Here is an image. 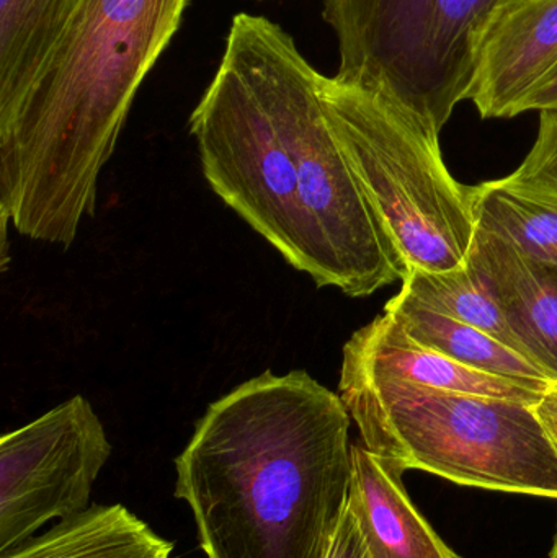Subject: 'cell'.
<instances>
[{"mask_svg":"<svg viewBox=\"0 0 557 558\" xmlns=\"http://www.w3.org/2000/svg\"><path fill=\"white\" fill-rule=\"evenodd\" d=\"M320 77L278 23L239 13L190 133L213 192L290 267L366 298L409 265L330 128Z\"/></svg>","mask_w":557,"mask_h":558,"instance_id":"1","label":"cell"},{"mask_svg":"<svg viewBox=\"0 0 557 558\" xmlns=\"http://www.w3.org/2000/svg\"><path fill=\"white\" fill-rule=\"evenodd\" d=\"M350 420L306 371H265L213 402L173 492L206 558H326L349 504Z\"/></svg>","mask_w":557,"mask_h":558,"instance_id":"2","label":"cell"},{"mask_svg":"<svg viewBox=\"0 0 557 558\" xmlns=\"http://www.w3.org/2000/svg\"><path fill=\"white\" fill-rule=\"evenodd\" d=\"M189 0H84L41 71L0 121V215L32 241L71 247L97 208L137 90Z\"/></svg>","mask_w":557,"mask_h":558,"instance_id":"3","label":"cell"},{"mask_svg":"<svg viewBox=\"0 0 557 558\" xmlns=\"http://www.w3.org/2000/svg\"><path fill=\"white\" fill-rule=\"evenodd\" d=\"M362 445L404 474L557 500V452L533 405L340 371Z\"/></svg>","mask_w":557,"mask_h":558,"instance_id":"4","label":"cell"},{"mask_svg":"<svg viewBox=\"0 0 557 558\" xmlns=\"http://www.w3.org/2000/svg\"><path fill=\"white\" fill-rule=\"evenodd\" d=\"M520 0H324L339 43L334 77L370 92L421 128L434 146L468 100L481 45Z\"/></svg>","mask_w":557,"mask_h":558,"instance_id":"5","label":"cell"},{"mask_svg":"<svg viewBox=\"0 0 557 558\" xmlns=\"http://www.w3.org/2000/svg\"><path fill=\"white\" fill-rule=\"evenodd\" d=\"M320 95L350 167L409 270L464 267L476 221L468 186L448 172L440 147L370 92L323 75Z\"/></svg>","mask_w":557,"mask_h":558,"instance_id":"6","label":"cell"},{"mask_svg":"<svg viewBox=\"0 0 557 558\" xmlns=\"http://www.w3.org/2000/svg\"><path fill=\"white\" fill-rule=\"evenodd\" d=\"M110 456L107 429L82 396L5 433L0 439V554L46 523L88 510Z\"/></svg>","mask_w":557,"mask_h":558,"instance_id":"7","label":"cell"},{"mask_svg":"<svg viewBox=\"0 0 557 558\" xmlns=\"http://www.w3.org/2000/svg\"><path fill=\"white\" fill-rule=\"evenodd\" d=\"M556 65L557 0H520L487 32L468 100L483 118L517 117Z\"/></svg>","mask_w":557,"mask_h":558,"instance_id":"8","label":"cell"},{"mask_svg":"<svg viewBox=\"0 0 557 558\" xmlns=\"http://www.w3.org/2000/svg\"><path fill=\"white\" fill-rule=\"evenodd\" d=\"M467 267L499 305L526 357L557 384V286L549 265L476 228Z\"/></svg>","mask_w":557,"mask_h":558,"instance_id":"9","label":"cell"},{"mask_svg":"<svg viewBox=\"0 0 557 558\" xmlns=\"http://www.w3.org/2000/svg\"><path fill=\"white\" fill-rule=\"evenodd\" d=\"M342 369L392 377L434 389L519 400L530 405H535L549 390L463 366L409 337L388 312L356 330L347 341Z\"/></svg>","mask_w":557,"mask_h":558,"instance_id":"10","label":"cell"},{"mask_svg":"<svg viewBox=\"0 0 557 558\" xmlns=\"http://www.w3.org/2000/svg\"><path fill=\"white\" fill-rule=\"evenodd\" d=\"M350 510L373 558H460L415 510L402 472L352 445Z\"/></svg>","mask_w":557,"mask_h":558,"instance_id":"11","label":"cell"},{"mask_svg":"<svg viewBox=\"0 0 557 558\" xmlns=\"http://www.w3.org/2000/svg\"><path fill=\"white\" fill-rule=\"evenodd\" d=\"M172 553L173 543L117 504L92 505L0 558H172Z\"/></svg>","mask_w":557,"mask_h":558,"instance_id":"12","label":"cell"},{"mask_svg":"<svg viewBox=\"0 0 557 558\" xmlns=\"http://www.w3.org/2000/svg\"><path fill=\"white\" fill-rule=\"evenodd\" d=\"M385 312L392 315L409 337L463 366L545 389L557 386L538 366L512 348L471 325L427 307L404 289L385 305Z\"/></svg>","mask_w":557,"mask_h":558,"instance_id":"13","label":"cell"},{"mask_svg":"<svg viewBox=\"0 0 557 558\" xmlns=\"http://www.w3.org/2000/svg\"><path fill=\"white\" fill-rule=\"evenodd\" d=\"M84 0H0V121L9 118Z\"/></svg>","mask_w":557,"mask_h":558,"instance_id":"14","label":"cell"},{"mask_svg":"<svg viewBox=\"0 0 557 558\" xmlns=\"http://www.w3.org/2000/svg\"><path fill=\"white\" fill-rule=\"evenodd\" d=\"M468 196L476 228L533 260L557 267V195L502 179L468 186Z\"/></svg>","mask_w":557,"mask_h":558,"instance_id":"15","label":"cell"},{"mask_svg":"<svg viewBox=\"0 0 557 558\" xmlns=\"http://www.w3.org/2000/svg\"><path fill=\"white\" fill-rule=\"evenodd\" d=\"M402 289L427 307L491 335L526 357L522 343L510 330L499 305L468 270L467 265L448 271L411 268L408 278L402 281Z\"/></svg>","mask_w":557,"mask_h":558,"instance_id":"16","label":"cell"},{"mask_svg":"<svg viewBox=\"0 0 557 558\" xmlns=\"http://www.w3.org/2000/svg\"><path fill=\"white\" fill-rule=\"evenodd\" d=\"M507 180L525 189L557 195V111H542L535 146Z\"/></svg>","mask_w":557,"mask_h":558,"instance_id":"17","label":"cell"},{"mask_svg":"<svg viewBox=\"0 0 557 558\" xmlns=\"http://www.w3.org/2000/svg\"><path fill=\"white\" fill-rule=\"evenodd\" d=\"M326 558H373L349 504L334 534Z\"/></svg>","mask_w":557,"mask_h":558,"instance_id":"18","label":"cell"},{"mask_svg":"<svg viewBox=\"0 0 557 558\" xmlns=\"http://www.w3.org/2000/svg\"><path fill=\"white\" fill-rule=\"evenodd\" d=\"M530 110L557 111V65L520 104L519 114Z\"/></svg>","mask_w":557,"mask_h":558,"instance_id":"19","label":"cell"},{"mask_svg":"<svg viewBox=\"0 0 557 558\" xmlns=\"http://www.w3.org/2000/svg\"><path fill=\"white\" fill-rule=\"evenodd\" d=\"M533 410L557 452V386L543 393L542 399L533 405Z\"/></svg>","mask_w":557,"mask_h":558,"instance_id":"20","label":"cell"},{"mask_svg":"<svg viewBox=\"0 0 557 558\" xmlns=\"http://www.w3.org/2000/svg\"><path fill=\"white\" fill-rule=\"evenodd\" d=\"M549 558H557V523H556L555 537H553L552 550H549Z\"/></svg>","mask_w":557,"mask_h":558,"instance_id":"21","label":"cell"},{"mask_svg":"<svg viewBox=\"0 0 557 558\" xmlns=\"http://www.w3.org/2000/svg\"><path fill=\"white\" fill-rule=\"evenodd\" d=\"M549 268H552L553 278H555V282L557 286V267H552V265H549Z\"/></svg>","mask_w":557,"mask_h":558,"instance_id":"22","label":"cell"}]
</instances>
